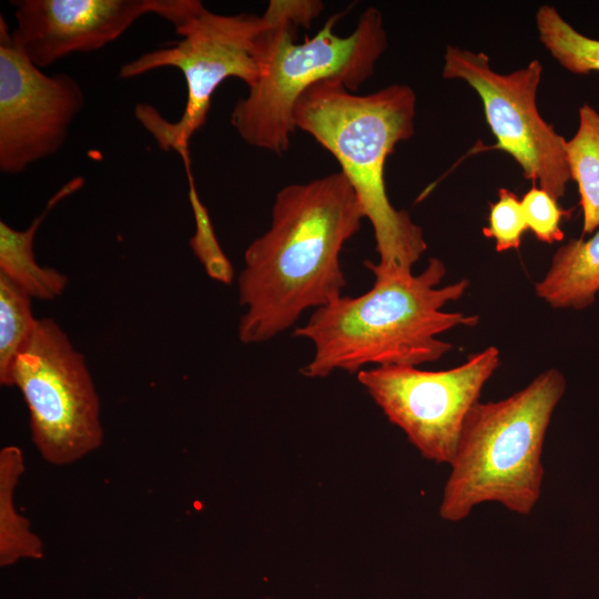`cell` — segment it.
Returning <instances> with one entry per match:
<instances>
[{"mask_svg":"<svg viewBox=\"0 0 599 599\" xmlns=\"http://www.w3.org/2000/svg\"><path fill=\"white\" fill-rule=\"evenodd\" d=\"M364 217L342 171L277 192L271 226L245 250L237 280L246 308L237 329L243 344L266 342L307 308L342 296L346 280L339 255Z\"/></svg>","mask_w":599,"mask_h":599,"instance_id":"obj_1","label":"cell"},{"mask_svg":"<svg viewBox=\"0 0 599 599\" xmlns=\"http://www.w3.org/2000/svg\"><path fill=\"white\" fill-rule=\"evenodd\" d=\"M446 274L437 257L417 274L375 276L373 287L357 296H339L315 309L294 335L309 339L314 356L300 369L323 378L342 369L358 373L367 365L418 366L439 359L453 345L437 336L457 326H475L478 315L445 312L469 286L460 280L439 287Z\"/></svg>","mask_w":599,"mask_h":599,"instance_id":"obj_2","label":"cell"},{"mask_svg":"<svg viewBox=\"0 0 599 599\" xmlns=\"http://www.w3.org/2000/svg\"><path fill=\"white\" fill-rule=\"evenodd\" d=\"M416 93L390 84L357 94L335 81H322L298 99L296 129L309 134L339 163L370 222L378 262L365 261L374 276L410 274L427 250L423 230L408 212L394 207L385 185V165L399 142L415 132Z\"/></svg>","mask_w":599,"mask_h":599,"instance_id":"obj_3","label":"cell"},{"mask_svg":"<svg viewBox=\"0 0 599 599\" xmlns=\"http://www.w3.org/2000/svg\"><path fill=\"white\" fill-rule=\"evenodd\" d=\"M331 16L318 32L296 43L300 27H309L311 11L302 0L270 1L260 37V75L236 101L231 124L247 144L277 155L286 152L295 132L294 109L303 93L322 81H335L355 92L375 71L387 49L383 14L368 7L354 31L334 32L347 12Z\"/></svg>","mask_w":599,"mask_h":599,"instance_id":"obj_4","label":"cell"},{"mask_svg":"<svg viewBox=\"0 0 599 599\" xmlns=\"http://www.w3.org/2000/svg\"><path fill=\"white\" fill-rule=\"evenodd\" d=\"M566 390L561 372L550 368L525 388L469 410L451 460L439 515L466 518L486 501L528 515L541 495L545 436Z\"/></svg>","mask_w":599,"mask_h":599,"instance_id":"obj_5","label":"cell"},{"mask_svg":"<svg viewBox=\"0 0 599 599\" xmlns=\"http://www.w3.org/2000/svg\"><path fill=\"white\" fill-rule=\"evenodd\" d=\"M267 22L251 13L222 14L201 2L179 26L175 43L155 49L120 68L121 79H132L160 68H176L185 80L186 101L181 118L165 119L153 105L136 103L134 115L159 148L175 151L185 171L192 170L190 142L206 123L212 97L230 78L251 88L260 75V37Z\"/></svg>","mask_w":599,"mask_h":599,"instance_id":"obj_6","label":"cell"},{"mask_svg":"<svg viewBox=\"0 0 599 599\" xmlns=\"http://www.w3.org/2000/svg\"><path fill=\"white\" fill-rule=\"evenodd\" d=\"M12 387L27 405L31 440L44 461L65 466L103 443L100 399L85 357L52 318H38L18 355Z\"/></svg>","mask_w":599,"mask_h":599,"instance_id":"obj_7","label":"cell"},{"mask_svg":"<svg viewBox=\"0 0 599 599\" xmlns=\"http://www.w3.org/2000/svg\"><path fill=\"white\" fill-rule=\"evenodd\" d=\"M499 363V349L489 346L450 369L379 366L357 379L424 458L450 464L465 419Z\"/></svg>","mask_w":599,"mask_h":599,"instance_id":"obj_8","label":"cell"},{"mask_svg":"<svg viewBox=\"0 0 599 599\" xmlns=\"http://www.w3.org/2000/svg\"><path fill=\"white\" fill-rule=\"evenodd\" d=\"M443 78L463 80L479 95L497 150L508 153L524 176L557 201L571 181L567 140L540 115L536 97L542 65L537 59L510 73H498L484 52L448 45Z\"/></svg>","mask_w":599,"mask_h":599,"instance_id":"obj_9","label":"cell"},{"mask_svg":"<svg viewBox=\"0 0 599 599\" xmlns=\"http://www.w3.org/2000/svg\"><path fill=\"white\" fill-rule=\"evenodd\" d=\"M83 105L78 81L67 73H44L0 16L1 172L19 174L57 153Z\"/></svg>","mask_w":599,"mask_h":599,"instance_id":"obj_10","label":"cell"},{"mask_svg":"<svg viewBox=\"0 0 599 599\" xmlns=\"http://www.w3.org/2000/svg\"><path fill=\"white\" fill-rule=\"evenodd\" d=\"M197 0H20L14 1V39L40 69L73 54L103 48L145 14L174 28Z\"/></svg>","mask_w":599,"mask_h":599,"instance_id":"obj_11","label":"cell"},{"mask_svg":"<svg viewBox=\"0 0 599 599\" xmlns=\"http://www.w3.org/2000/svg\"><path fill=\"white\" fill-rule=\"evenodd\" d=\"M84 183L77 176L61 186L47 202L42 212L24 230H16L0 221V274L26 291L32 298L51 301L62 295L68 276L53 267L41 266L34 257L37 231L50 211Z\"/></svg>","mask_w":599,"mask_h":599,"instance_id":"obj_12","label":"cell"},{"mask_svg":"<svg viewBox=\"0 0 599 599\" xmlns=\"http://www.w3.org/2000/svg\"><path fill=\"white\" fill-rule=\"evenodd\" d=\"M535 291L554 308L590 306L599 293V229L587 238H571L561 245Z\"/></svg>","mask_w":599,"mask_h":599,"instance_id":"obj_13","label":"cell"},{"mask_svg":"<svg viewBox=\"0 0 599 599\" xmlns=\"http://www.w3.org/2000/svg\"><path fill=\"white\" fill-rule=\"evenodd\" d=\"M26 470L23 450L7 445L0 450V566L38 560L44 555L41 538L16 506V491Z\"/></svg>","mask_w":599,"mask_h":599,"instance_id":"obj_14","label":"cell"},{"mask_svg":"<svg viewBox=\"0 0 599 599\" xmlns=\"http://www.w3.org/2000/svg\"><path fill=\"white\" fill-rule=\"evenodd\" d=\"M566 152L580 196L582 235H588L599 229V112L587 102L579 108L578 128Z\"/></svg>","mask_w":599,"mask_h":599,"instance_id":"obj_15","label":"cell"},{"mask_svg":"<svg viewBox=\"0 0 599 599\" xmlns=\"http://www.w3.org/2000/svg\"><path fill=\"white\" fill-rule=\"evenodd\" d=\"M536 28L539 41L564 69L575 74L599 71V39L580 33L555 7L538 8Z\"/></svg>","mask_w":599,"mask_h":599,"instance_id":"obj_16","label":"cell"},{"mask_svg":"<svg viewBox=\"0 0 599 599\" xmlns=\"http://www.w3.org/2000/svg\"><path fill=\"white\" fill-rule=\"evenodd\" d=\"M32 297L0 274V383L12 387L16 359L35 327Z\"/></svg>","mask_w":599,"mask_h":599,"instance_id":"obj_17","label":"cell"},{"mask_svg":"<svg viewBox=\"0 0 599 599\" xmlns=\"http://www.w3.org/2000/svg\"><path fill=\"white\" fill-rule=\"evenodd\" d=\"M185 172L189 181V201L195 223L190 247L212 280L229 285L234 278L233 266L217 241L209 210L196 191L192 170Z\"/></svg>","mask_w":599,"mask_h":599,"instance_id":"obj_18","label":"cell"},{"mask_svg":"<svg viewBox=\"0 0 599 599\" xmlns=\"http://www.w3.org/2000/svg\"><path fill=\"white\" fill-rule=\"evenodd\" d=\"M527 230L521 201L517 194L506 187L499 189L498 200L490 205L484 235L495 241L497 252H504L518 248Z\"/></svg>","mask_w":599,"mask_h":599,"instance_id":"obj_19","label":"cell"},{"mask_svg":"<svg viewBox=\"0 0 599 599\" xmlns=\"http://www.w3.org/2000/svg\"><path fill=\"white\" fill-rule=\"evenodd\" d=\"M520 201L527 227L537 240L549 244L562 241L561 221L569 216V211L561 209L555 197L535 185Z\"/></svg>","mask_w":599,"mask_h":599,"instance_id":"obj_20","label":"cell"},{"mask_svg":"<svg viewBox=\"0 0 599 599\" xmlns=\"http://www.w3.org/2000/svg\"><path fill=\"white\" fill-rule=\"evenodd\" d=\"M263 599H274V598H271V597H266V598H263Z\"/></svg>","mask_w":599,"mask_h":599,"instance_id":"obj_21","label":"cell"}]
</instances>
